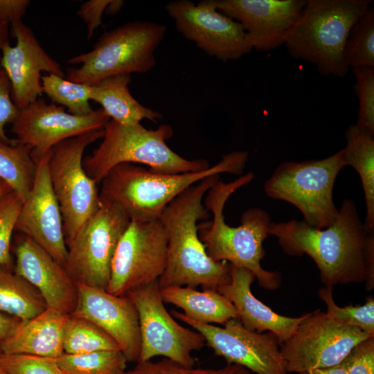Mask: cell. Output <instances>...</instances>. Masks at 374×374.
<instances>
[{
  "label": "cell",
  "mask_w": 374,
  "mask_h": 374,
  "mask_svg": "<svg viewBox=\"0 0 374 374\" xmlns=\"http://www.w3.org/2000/svg\"><path fill=\"white\" fill-rule=\"evenodd\" d=\"M44 93L51 102L64 108L76 116H85L93 112L89 101L91 85L74 82L54 74L42 76Z\"/></svg>",
  "instance_id": "obj_31"
},
{
  "label": "cell",
  "mask_w": 374,
  "mask_h": 374,
  "mask_svg": "<svg viewBox=\"0 0 374 374\" xmlns=\"http://www.w3.org/2000/svg\"><path fill=\"white\" fill-rule=\"evenodd\" d=\"M78 298L71 315L93 322L117 344L127 362H138L141 350L139 318L127 296L78 283Z\"/></svg>",
  "instance_id": "obj_20"
},
{
  "label": "cell",
  "mask_w": 374,
  "mask_h": 374,
  "mask_svg": "<svg viewBox=\"0 0 374 374\" xmlns=\"http://www.w3.org/2000/svg\"><path fill=\"white\" fill-rule=\"evenodd\" d=\"M30 4L29 0H0V24L21 21Z\"/></svg>",
  "instance_id": "obj_41"
},
{
  "label": "cell",
  "mask_w": 374,
  "mask_h": 374,
  "mask_svg": "<svg viewBox=\"0 0 374 374\" xmlns=\"http://www.w3.org/2000/svg\"><path fill=\"white\" fill-rule=\"evenodd\" d=\"M173 134L170 125L155 130L141 123L122 125L110 120L104 128L103 141L91 154L83 159V168L97 184L114 166L123 163L145 164L149 170L163 174H179L208 169L204 159H187L167 145Z\"/></svg>",
  "instance_id": "obj_6"
},
{
  "label": "cell",
  "mask_w": 374,
  "mask_h": 374,
  "mask_svg": "<svg viewBox=\"0 0 374 374\" xmlns=\"http://www.w3.org/2000/svg\"><path fill=\"white\" fill-rule=\"evenodd\" d=\"M353 72L359 104L356 125L374 136V67H355Z\"/></svg>",
  "instance_id": "obj_34"
},
{
  "label": "cell",
  "mask_w": 374,
  "mask_h": 374,
  "mask_svg": "<svg viewBox=\"0 0 374 374\" xmlns=\"http://www.w3.org/2000/svg\"><path fill=\"white\" fill-rule=\"evenodd\" d=\"M10 33L16 39V44H9L1 51L0 66L10 81L12 100L20 110L43 93L42 72L62 78L64 73L21 20L10 26Z\"/></svg>",
  "instance_id": "obj_17"
},
{
  "label": "cell",
  "mask_w": 374,
  "mask_h": 374,
  "mask_svg": "<svg viewBox=\"0 0 374 374\" xmlns=\"http://www.w3.org/2000/svg\"><path fill=\"white\" fill-rule=\"evenodd\" d=\"M13 191L11 187L0 178V197Z\"/></svg>",
  "instance_id": "obj_47"
},
{
  "label": "cell",
  "mask_w": 374,
  "mask_h": 374,
  "mask_svg": "<svg viewBox=\"0 0 374 374\" xmlns=\"http://www.w3.org/2000/svg\"><path fill=\"white\" fill-rule=\"evenodd\" d=\"M370 337L361 328L338 323L317 310L305 313L280 350L288 373H299L341 364L357 344Z\"/></svg>",
  "instance_id": "obj_12"
},
{
  "label": "cell",
  "mask_w": 374,
  "mask_h": 374,
  "mask_svg": "<svg viewBox=\"0 0 374 374\" xmlns=\"http://www.w3.org/2000/svg\"><path fill=\"white\" fill-rule=\"evenodd\" d=\"M372 6L368 0H308L284 44L294 58L323 75L344 77L345 44L354 23Z\"/></svg>",
  "instance_id": "obj_5"
},
{
  "label": "cell",
  "mask_w": 374,
  "mask_h": 374,
  "mask_svg": "<svg viewBox=\"0 0 374 374\" xmlns=\"http://www.w3.org/2000/svg\"><path fill=\"white\" fill-rule=\"evenodd\" d=\"M130 222L121 207L100 199L98 210L67 247L65 268L77 283L107 290L115 251Z\"/></svg>",
  "instance_id": "obj_11"
},
{
  "label": "cell",
  "mask_w": 374,
  "mask_h": 374,
  "mask_svg": "<svg viewBox=\"0 0 374 374\" xmlns=\"http://www.w3.org/2000/svg\"><path fill=\"white\" fill-rule=\"evenodd\" d=\"M345 166L343 149L322 159L285 161L265 182L264 190L267 197L294 206L308 225L325 229L334 223L338 215L333 187Z\"/></svg>",
  "instance_id": "obj_8"
},
{
  "label": "cell",
  "mask_w": 374,
  "mask_h": 374,
  "mask_svg": "<svg viewBox=\"0 0 374 374\" xmlns=\"http://www.w3.org/2000/svg\"><path fill=\"white\" fill-rule=\"evenodd\" d=\"M0 374H6L1 367H0Z\"/></svg>",
  "instance_id": "obj_48"
},
{
  "label": "cell",
  "mask_w": 374,
  "mask_h": 374,
  "mask_svg": "<svg viewBox=\"0 0 374 374\" xmlns=\"http://www.w3.org/2000/svg\"><path fill=\"white\" fill-rule=\"evenodd\" d=\"M15 242L14 271L37 289L48 308L72 314L78 303V283L66 268L29 238L19 233Z\"/></svg>",
  "instance_id": "obj_21"
},
{
  "label": "cell",
  "mask_w": 374,
  "mask_h": 374,
  "mask_svg": "<svg viewBox=\"0 0 374 374\" xmlns=\"http://www.w3.org/2000/svg\"><path fill=\"white\" fill-rule=\"evenodd\" d=\"M21 205L15 191L0 197V266L12 267V238Z\"/></svg>",
  "instance_id": "obj_35"
},
{
  "label": "cell",
  "mask_w": 374,
  "mask_h": 374,
  "mask_svg": "<svg viewBox=\"0 0 374 374\" xmlns=\"http://www.w3.org/2000/svg\"><path fill=\"white\" fill-rule=\"evenodd\" d=\"M137 312L141 350L138 362L161 356L182 366L193 368L192 354L205 345L197 331L179 324L165 307L157 282L130 291L126 294Z\"/></svg>",
  "instance_id": "obj_10"
},
{
  "label": "cell",
  "mask_w": 374,
  "mask_h": 374,
  "mask_svg": "<svg viewBox=\"0 0 374 374\" xmlns=\"http://www.w3.org/2000/svg\"><path fill=\"white\" fill-rule=\"evenodd\" d=\"M216 374H253L245 368L233 364H226L223 368L217 369Z\"/></svg>",
  "instance_id": "obj_45"
},
{
  "label": "cell",
  "mask_w": 374,
  "mask_h": 374,
  "mask_svg": "<svg viewBox=\"0 0 374 374\" xmlns=\"http://www.w3.org/2000/svg\"><path fill=\"white\" fill-rule=\"evenodd\" d=\"M160 292L164 303L181 309L187 317L197 322L224 326L231 319H238L232 303L217 290L170 286L160 288Z\"/></svg>",
  "instance_id": "obj_25"
},
{
  "label": "cell",
  "mask_w": 374,
  "mask_h": 374,
  "mask_svg": "<svg viewBox=\"0 0 374 374\" xmlns=\"http://www.w3.org/2000/svg\"><path fill=\"white\" fill-rule=\"evenodd\" d=\"M63 349L64 353L70 355L120 350L116 341L98 326L71 314L67 317L64 326Z\"/></svg>",
  "instance_id": "obj_29"
},
{
  "label": "cell",
  "mask_w": 374,
  "mask_h": 374,
  "mask_svg": "<svg viewBox=\"0 0 374 374\" xmlns=\"http://www.w3.org/2000/svg\"><path fill=\"white\" fill-rule=\"evenodd\" d=\"M68 317L47 308L37 317L21 321L13 335L0 344V353L58 358L64 353V330Z\"/></svg>",
  "instance_id": "obj_23"
},
{
  "label": "cell",
  "mask_w": 374,
  "mask_h": 374,
  "mask_svg": "<svg viewBox=\"0 0 374 374\" xmlns=\"http://www.w3.org/2000/svg\"><path fill=\"white\" fill-rule=\"evenodd\" d=\"M21 321L15 317L0 311V344L13 335Z\"/></svg>",
  "instance_id": "obj_43"
},
{
  "label": "cell",
  "mask_w": 374,
  "mask_h": 374,
  "mask_svg": "<svg viewBox=\"0 0 374 374\" xmlns=\"http://www.w3.org/2000/svg\"><path fill=\"white\" fill-rule=\"evenodd\" d=\"M19 109L15 105L11 97L10 81L0 66V141L8 144H16L14 139H10L6 134L5 127L12 123L16 119Z\"/></svg>",
  "instance_id": "obj_40"
},
{
  "label": "cell",
  "mask_w": 374,
  "mask_h": 374,
  "mask_svg": "<svg viewBox=\"0 0 374 374\" xmlns=\"http://www.w3.org/2000/svg\"><path fill=\"white\" fill-rule=\"evenodd\" d=\"M217 369L187 368L164 358L154 362L152 359L137 362L132 369L123 374H216Z\"/></svg>",
  "instance_id": "obj_39"
},
{
  "label": "cell",
  "mask_w": 374,
  "mask_h": 374,
  "mask_svg": "<svg viewBox=\"0 0 374 374\" xmlns=\"http://www.w3.org/2000/svg\"><path fill=\"white\" fill-rule=\"evenodd\" d=\"M167 235L160 220L131 221L121 238L107 291L116 296L155 282L167 260Z\"/></svg>",
  "instance_id": "obj_13"
},
{
  "label": "cell",
  "mask_w": 374,
  "mask_h": 374,
  "mask_svg": "<svg viewBox=\"0 0 374 374\" xmlns=\"http://www.w3.org/2000/svg\"><path fill=\"white\" fill-rule=\"evenodd\" d=\"M56 361L65 374H123L127 363L120 350L63 353Z\"/></svg>",
  "instance_id": "obj_30"
},
{
  "label": "cell",
  "mask_w": 374,
  "mask_h": 374,
  "mask_svg": "<svg viewBox=\"0 0 374 374\" xmlns=\"http://www.w3.org/2000/svg\"><path fill=\"white\" fill-rule=\"evenodd\" d=\"M31 148L17 143L8 144L0 141V178L4 180L21 199L31 189L37 170Z\"/></svg>",
  "instance_id": "obj_28"
},
{
  "label": "cell",
  "mask_w": 374,
  "mask_h": 374,
  "mask_svg": "<svg viewBox=\"0 0 374 374\" xmlns=\"http://www.w3.org/2000/svg\"><path fill=\"white\" fill-rule=\"evenodd\" d=\"M268 233L278 239L287 255L309 256L325 287L365 282L364 249L370 232L360 220L353 200L343 201L335 221L327 228L291 220L271 222Z\"/></svg>",
  "instance_id": "obj_1"
},
{
  "label": "cell",
  "mask_w": 374,
  "mask_h": 374,
  "mask_svg": "<svg viewBox=\"0 0 374 374\" xmlns=\"http://www.w3.org/2000/svg\"><path fill=\"white\" fill-rule=\"evenodd\" d=\"M0 367L6 374H65L56 359L32 355L0 353Z\"/></svg>",
  "instance_id": "obj_36"
},
{
  "label": "cell",
  "mask_w": 374,
  "mask_h": 374,
  "mask_svg": "<svg viewBox=\"0 0 374 374\" xmlns=\"http://www.w3.org/2000/svg\"><path fill=\"white\" fill-rule=\"evenodd\" d=\"M166 26L136 20L105 32L92 49L67 60L66 80L92 85L118 75L145 73L156 65L155 51L166 33Z\"/></svg>",
  "instance_id": "obj_7"
},
{
  "label": "cell",
  "mask_w": 374,
  "mask_h": 374,
  "mask_svg": "<svg viewBox=\"0 0 374 374\" xmlns=\"http://www.w3.org/2000/svg\"><path fill=\"white\" fill-rule=\"evenodd\" d=\"M248 159L247 151H234L206 170L179 174L157 173L136 164L120 163L100 181V198L118 205L131 221L159 220L170 202L203 179L223 172L242 175Z\"/></svg>",
  "instance_id": "obj_4"
},
{
  "label": "cell",
  "mask_w": 374,
  "mask_h": 374,
  "mask_svg": "<svg viewBox=\"0 0 374 374\" xmlns=\"http://www.w3.org/2000/svg\"><path fill=\"white\" fill-rule=\"evenodd\" d=\"M104 130L64 140L52 148L48 168L51 186L62 213L68 247L100 204L97 183L86 173L83 154L88 145L102 139Z\"/></svg>",
  "instance_id": "obj_9"
},
{
  "label": "cell",
  "mask_w": 374,
  "mask_h": 374,
  "mask_svg": "<svg viewBox=\"0 0 374 374\" xmlns=\"http://www.w3.org/2000/svg\"><path fill=\"white\" fill-rule=\"evenodd\" d=\"M123 1L89 0L84 2L77 15L87 25V39H91L96 30L102 26L103 13L115 14L123 6Z\"/></svg>",
  "instance_id": "obj_37"
},
{
  "label": "cell",
  "mask_w": 374,
  "mask_h": 374,
  "mask_svg": "<svg viewBox=\"0 0 374 374\" xmlns=\"http://www.w3.org/2000/svg\"><path fill=\"white\" fill-rule=\"evenodd\" d=\"M344 58L347 66L374 67V8L373 5L353 25Z\"/></svg>",
  "instance_id": "obj_32"
},
{
  "label": "cell",
  "mask_w": 374,
  "mask_h": 374,
  "mask_svg": "<svg viewBox=\"0 0 374 374\" xmlns=\"http://www.w3.org/2000/svg\"><path fill=\"white\" fill-rule=\"evenodd\" d=\"M217 10L238 21L252 49L267 51L284 44L303 10L305 0H209Z\"/></svg>",
  "instance_id": "obj_19"
},
{
  "label": "cell",
  "mask_w": 374,
  "mask_h": 374,
  "mask_svg": "<svg viewBox=\"0 0 374 374\" xmlns=\"http://www.w3.org/2000/svg\"><path fill=\"white\" fill-rule=\"evenodd\" d=\"M298 374H346V371L344 364L341 362L335 366L312 369Z\"/></svg>",
  "instance_id": "obj_44"
},
{
  "label": "cell",
  "mask_w": 374,
  "mask_h": 374,
  "mask_svg": "<svg viewBox=\"0 0 374 374\" xmlns=\"http://www.w3.org/2000/svg\"><path fill=\"white\" fill-rule=\"evenodd\" d=\"M230 281L217 290L232 303L242 326L257 332H273L280 345L287 341L305 314L290 317L274 312L253 296L251 285L256 278L249 270L230 264Z\"/></svg>",
  "instance_id": "obj_22"
},
{
  "label": "cell",
  "mask_w": 374,
  "mask_h": 374,
  "mask_svg": "<svg viewBox=\"0 0 374 374\" xmlns=\"http://www.w3.org/2000/svg\"><path fill=\"white\" fill-rule=\"evenodd\" d=\"M345 138L346 165L357 172L364 190L366 208L364 224L369 232H374V136L355 124L346 130Z\"/></svg>",
  "instance_id": "obj_26"
},
{
  "label": "cell",
  "mask_w": 374,
  "mask_h": 374,
  "mask_svg": "<svg viewBox=\"0 0 374 374\" xmlns=\"http://www.w3.org/2000/svg\"><path fill=\"white\" fill-rule=\"evenodd\" d=\"M48 154L37 163L35 180L22 202L15 231L33 240L65 267L68 249L62 213L49 177Z\"/></svg>",
  "instance_id": "obj_18"
},
{
  "label": "cell",
  "mask_w": 374,
  "mask_h": 374,
  "mask_svg": "<svg viewBox=\"0 0 374 374\" xmlns=\"http://www.w3.org/2000/svg\"><path fill=\"white\" fill-rule=\"evenodd\" d=\"M170 314L199 332L206 345L227 364L239 365L256 374H288L280 344L273 332L249 330L235 319L219 327L197 322L177 310Z\"/></svg>",
  "instance_id": "obj_14"
},
{
  "label": "cell",
  "mask_w": 374,
  "mask_h": 374,
  "mask_svg": "<svg viewBox=\"0 0 374 374\" xmlns=\"http://www.w3.org/2000/svg\"><path fill=\"white\" fill-rule=\"evenodd\" d=\"M219 180L220 175L203 179L163 210L159 219L167 235V260L157 280L159 288L201 286L202 290H217L230 281V264L212 260L198 234V222L211 217L203 204L204 197Z\"/></svg>",
  "instance_id": "obj_2"
},
{
  "label": "cell",
  "mask_w": 374,
  "mask_h": 374,
  "mask_svg": "<svg viewBox=\"0 0 374 374\" xmlns=\"http://www.w3.org/2000/svg\"><path fill=\"white\" fill-rule=\"evenodd\" d=\"M47 308L36 288L12 267L0 266V311L26 321Z\"/></svg>",
  "instance_id": "obj_27"
},
{
  "label": "cell",
  "mask_w": 374,
  "mask_h": 374,
  "mask_svg": "<svg viewBox=\"0 0 374 374\" xmlns=\"http://www.w3.org/2000/svg\"><path fill=\"white\" fill-rule=\"evenodd\" d=\"M109 118L100 108L76 116L53 103L39 98L19 110L11 132L17 143L31 148L35 164L60 142L90 132L104 130Z\"/></svg>",
  "instance_id": "obj_16"
},
{
  "label": "cell",
  "mask_w": 374,
  "mask_h": 374,
  "mask_svg": "<svg viewBox=\"0 0 374 374\" xmlns=\"http://www.w3.org/2000/svg\"><path fill=\"white\" fill-rule=\"evenodd\" d=\"M131 75H118L91 85L90 100L101 106L105 114L118 123L134 125L146 119L157 123L160 112L145 107L130 92Z\"/></svg>",
  "instance_id": "obj_24"
},
{
  "label": "cell",
  "mask_w": 374,
  "mask_h": 374,
  "mask_svg": "<svg viewBox=\"0 0 374 374\" xmlns=\"http://www.w3.org/2000/svg\"><path fill=\"white\" fill-rule=\"evenodd\" d=\"M332 287L319 289L318 294L326 306V313L334 321L361 328L371 337H374V299L370 296L362 305L340 307L333 299Z\"/></svg>",
  "instance_id": "obj_33"
},
{
  "label": "cell",
  "mask_w": 374,
  "mask_h": 374,
  "mask_svg": "<svg viewBox=\"0 0 374 374\" xmlns=\"http://www.w3.org/2000/svg\"><path fill=\"white\" fill-rule=\"evenodd\" d=\"M342 363L346 374H374V337L357 344Z\"/></svg>",
  "instance_id": "obj_38"
},
{
  "label": "cell",
  "mask_w": 374,
  "mask_h": 374,
  "mask_svg": "<svg viewBox=\"0 0 374 374\" xmlns=\"http://www.w3.org/2000/svg\"><path fill=\"white\" fill-rule=\"evenodd\" d=\"M253 178L254 174L249 172L230 182L219 180L208 190L203 202L213 219L198 224V234L212 260L245 268L252 272L261 287L274 290L280 286L281 275L264 269L260 264L265 255L262 244L269 235L271 222L268 213L258 207L249 208L241 217V224L236 227L227 224L223 215L229 197Z\"/></svg>",
  "instance_id": "obj_3"
},
{
  "label": "cell",
  "mask_w": 374,
  "mask_h": 374,
  "mask_svg": "<svg viewBox=\"0 0 374 374\" xmlns=\"http://www.w3.org/2000/svg\"><path fill=\"white\" fill-rule=\"evenodd\" d=\"M10 26L0 24V50L2 51L10 44L9 41Z\"/></svg>",
  "instance_id": "obj_46"
},
{
  "label": "cell",
  "mask_w": 374,
  "mask_h": 374,
  "mask_svg": "<svg viewBox=\"0 0 374 374\" xmlns=\"http://www.w3.org/2000/svg\"><path fill=\"white\" fill-rule=\"evenodd\" d=\"M374 232L368 233L364 249V265L366 269V288L371 291L374 288Z\"/></svg>",
  "instance_id": "obj_42"
},
{
  "label": "cell",
  "mask_w": 374,
  "mask_h": 374,
  "mask_svg": "<svg viewBox=\"0 0 374 374\" xmlns=\"http://www.w3.org/2000/svg\"><path fill=\"white\" fill-rule=\"evenodd\" d=\"M179 33L208 55L222 62L240 59L252 51L236 21L217 10L209 0L195 3L175 0L165 6Z\"/></svg>",
  "instance_id": "obj_15"
}]
</instances>
